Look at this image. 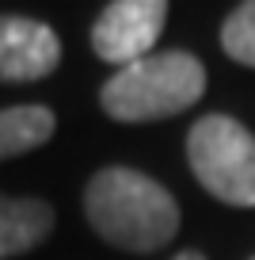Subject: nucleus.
<instances>
[{"mask_svg":"<svg viewBox=\"0 0 255 260\" xmlns=\"http://www.w3.org/2000/svg\"><path fill=\"white\" fill-rule=\"evenodd\" d=\"M88 222L103 241L126 252H156L179 234V203L164 184L137 169H103L84 191Z\"/></svg>","mask_w":255,"mask_h":260,"instance_id":"1","label":"nucleus"},{"mask_svg":"<svg viewBox=\"0 0 255 260\" xmlns=\"http://www.w3.org/2000/svg\"><path fill=\"white\" fill-rule=\"evenodd\" d=\"M206 92V65L187 50L149 54L126 65L99 92V104L118 122H156L194 107Z\"/></svg>","mask_w":255,"mask_h":260,"instance_id":"2","label":"nucleus"},{"mask_svg":"<svg viewBox=\"0 0 255 260\" xmlns=\"http://www.w3.org/2000/svg\"><path fill=\"white\" fill-rule=\"evenodd\" d=\"M191 172L214 199L255 207V134L232 115H202L187 134Z\"/></svg>","mask_w":255,"mask_h":260,"instance_id":"3","label":"nucleus"},{"mask_svg":"<svg viewBox=\"0 0 255 260\" xmlns=\"http://www.w3.org/2000/svg\"><path fill=\"white\" fill-rule=\"evenodd\" d=\"M164 23H167L164 0H114L99 12L96 27H92V50L103 61L126 69V65L152 54L156 39L164 35Z\"/></svg>","mask_w":255,"mask_h":260,"instance_id":"4","label":"nucleus"},{"mask_svg":"<svg viewBox=\"0 0 255 260\" xmlns=\"http://www.w3.org/2000/svg\"><path fill=\"white\" fill-rule=\"evenodd\" d=\"M61 65V39L54 27L27 16H0V81L23 84L50 77Z\"/></svg>","mask_w":255,"mask_h":260,"instance_id":"5","label":"nucleus"},{"mask_svg":"<svg viewBox=\"0 0 255 260\" xmlns=\"http://www.w3.org/2000/svg\"><path fill=\"white\" fill-rule=\"evenodd\" d=\"M54 230V211L42 199H8L0 195V260L42 245Z\"/></svg>","mask_w":255,"mask_h":260,"instance_id":"6","label":"nucleus"},{"mask_svg":"<svg viewBox=\"0 0 255 260\" xmlns=\"http://www.w3.org/2000/svg\"><path fill=\"white\" fill-rule=\"evenodd\" d=\"M54 130H57V119H54V111L42 107V104L0 107V161L46 146V142L54 138Z\"/></svg>","mask_w":255,"mask_h":260,"instance_id":"7","label":"nucleus"},{"mask_svg":"<svg viewBox=\"0 0 255 260\" xmlns=\"http://www.w3.org/2000/svg\"><path fill=\"white\" fill-rule=\"evenodd\" d=\"M221 46H225V54H229L232 61L255 69V0L232 8V16L225 19V27H221Z\"/></svg>","mask_w":255,"mask_h":260,"instance_id":"8","label":"nucleus"},{"mask_svg":"<svg viewBox=\"0 0 255 260\" xmlns=\"http://www.w3.org/2000/svg\"><path fill=\"white\" fill-rule=\"evenodd\" d=\"M172 260H206L202 252H194V249H187V252H179V256H172Z\"/></svg>","mask_w":255,"mask_h":260,"instance_id":"9","label":"nucleus"},{"mask_svg":"<svg viewBox=\"0 0 255 260\" xmlns=\"http://www.w3.org/2000/svg\"><path fill=\"white\" fill-rule=\"evenodd\" d=\"M251 260H255V256H251Z\"/></svg>","mask_w":255,"mask_h":260,"instance_id":"10","label":"nucleus"}]
</instances>
